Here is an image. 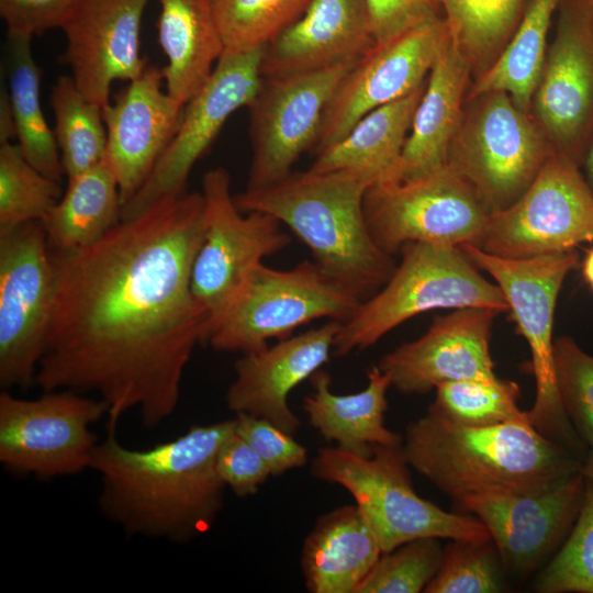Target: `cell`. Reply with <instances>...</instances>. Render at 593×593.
I'll return each instance as SVG.
<instances>
[{"mask_svg": "<svg viewBox=\"0 0 593 593\" xmlns=\"http://www.w3.org/2000/svg\"><path fill=\"white\" fill-rule=\"evenodd\" d=\"M582 276L591 290H593V247L586 250L582 261Z\"/></svg>", "mask_w": 593, "mask_h": 593, "instance_id": "48", "label": "cell"}, {"mask_svg": "<svg viewBox=\"0 0 593 593\" xmlns=\"http://www.w3.org/2000/svg\"><path fill=\"white\" fill-rule=\"evenodd\" d=\"M425 86L426 81L405 97L366 114L344 137L320 150L309 169L356 172L372 186L394 182Z\"/></svg>", "mask_w": 593, "mask_h": 593, "instance_id": "28", "label": "cell"}, {"mask_svg": "<svg viewBox=\"0 0 593 593\" xmlns=\"http://www.w3.org/2000/svg\"><path fill=\"white\" fill-rule=\"evenodd\" d=\"M161 68L146 69L102 107L105 161L125 203L146 181L178 130L184 105L163 89Z\"/></svg>", "mask_w": 593, "mask_h": 593, "instance_id": "22", "label": "cell"}, {"mask_svg": "<svg viewBox=\"0 0 593 593\" xmlns=\"http://www.w3.org/2000/svg\"><path fill=\"white\" fill-rule=\"evenodd\" d=\"M265 48L222 54L208 80L184 105L178 130L155 168L137 192L123 203L121 220L187 192L193 166L227 119L236 110L248 107L259 92Z\"/></svg>", "mask_w": 593, "mask_h": 593, "instance_id": "14", "label": "cell"}, {"mask_svg": "<svg viewBox=\"0 0 593 593\" xmlns=\"http://www.w3.org/2000/svg\"><path fill=\"white\" fill-rule=\"evenodd\" d=\"M382 553L379 541L355 505L317 519L304 540L301 567L312 593H356Z\"/></svg>", "mask_w": 593, "mask_h": 593, "instance_id": "27", "label": "cell"}, {"mask_svg": "<svg viewBox=\"0 0 593 593\" xmlns=\"http://www.w3.org/2000/svg\"><path fill=\"white\" fill-rule=\"evenodd\" d=\"M505 571L492 540L450 539L439 569L425 593H496L505 589Z\"/></svg>", "mask_w": 593, "mask_h": 593, "instance_id": "39", "label": "cell"}, {"mask_svg": "<svg viewBox=\"0 0 593 593\" xmlns=\"http://www.w3.org/2000/svg\"><path fill=\"white\" fill-rule=\"evenodd\" d=\"M75 0H0L8 32L38 35L63 25Z\"/></svg>", "mask_w": 593, "mask_h": 593, "instance_id": "45", "label": "cell"}, {"mask_svg": "<svg viewBox=\"0 0 593 593\" xmlns=\"http://www.w3.org/2000/svg\"><path fill=\"white\" fill-rule=\"evenodd\" d=\"M552 154L530 113L503 91L467 99L447 166L480 195L489 211L514 203Z\"/></svg>", "mask_w": 593, "mask_h": 593, "instance_id": "9", "label": "cell"}, {"mask_svg": "<svg viewBox=\"0 0 593 593\" xmlns=\"http://www.w3.org/2000/svg\"><path fill=\"white\" fill-rule=\"evenodd\" d=\"M16 138V126L8 89L0 93V144Z\"/></svg>", "mask_w": 593, "mask_h": 593, "instance_id": "46", "label": "cell"}, {"mask_svg": "<svg viewBox=\"0 0 593 593\" xmlns=\"http://www.w3.org/2000/svg\"><path fill=\"white\" fill-rule=\"evenodd\" d=\"M449 38L444 18L374 47L338 86L322 120L317 153L344 137L372 110L422 86Z\"/></svg>", "mask_w": 593, "mask_h": 593, "instance_id": "19", "label": "cell"}, {"mask_svg": "<svg viewBox=\"0 0 593 593\" xmlns=\"http://www.w3.org/2000/svg\"><path fill=\"white\" fill-rule=\"evenodd\" d=\"M374 45L365 0H312L303 14L265 48L262 76L358 61Z\"/></svg>", "mask_w": 593, "mask_h": 593, "instance_id": "24", "label": "cell"}, {"mask_svg": "<svg viewBox=\"0 0 593 593\" xmlns=\"http://www.w3.org/2000/svg\"><path fill=\"white\" fill-rule=\"evenodd\" d=\"M56 272L40 221L0 233V384H35L53 312Z\"/></svg>", "mask_w": 593, "mask_h": 593, "instance_id": "10", "label": "cell"}, {"mask_svg": "<svg viewBox=\"0 0 593 593\" xmlns=\"http://www.w3.org/2000/svg\"><path fill=\"white\" fill-rule=\"evenodd\" d=\"M201 193L204 230L192 268L191 289L208 311L211 325L248 272L264 258L288 247L291 237L269 214H242L231 193L230 174L223 167L204 174Z\"/></svg>", "mask_w": 593, "mask_h": 593, "instance_id": "15", "label": "cell"}, {"mask_svg": "<svg viewBox=\"0 0 593 593\" xmlns=\"http://www.w3.org/2000/svg\"><path fill=\"white\" fill-rule=\"evenodd\" d=\"M559 395L575 433L593 448V355L585 353L570 336L553 342Z\"/></svg>", "mask_w": 593, "mask_h": 593, "instance_id": "41", "label": "cell"}, {"mask_svg": "<svg viewBox=\"0 0 593 593\" xmlns=\"http://www.w3.org/2000/svg\"><path fill=\"white\" fill-rule=\"evenodd\" d=\"M201 192L161 200L78 249L56 251V286L35 384L93 392L107 427L137 409L155 427L176 410L184 369L210 315L191 275L203 239Z\"/></svg>", "mask_w": 593, "mask_h": 593, "instance_id": "1", "label": "cell"}, {"mask_svg": "<svg viewBox=\"0 0 593 593\" xmlns=\"http://www.w3.org/2000/svg\"><path fill=\"white\" fill-rule=\"evenodd\" d=\"M460 247L502 290L517 333L530 349L529 369L536 385L534 404L526 411L530 424L583 459L589 449L570 423L559 395L552 337L558 295L578 262V254L571 249L530 258H504L472 244Z\"/></svg>", "mask_w": 593, "mask_h": 593, "instance_id": "7", "label": "cell"}, {"mask_svg": "<svg viewBox=\"0 0 593 593\" xmlns=\"http://www.w3.org/2000/svg\"><path fill=\"white\" fill-rule=\"evenodd\" d=\"M402 445L378 447L361 457L338 447L318 449L311 474L345 488L374 533L382 553L419 538L472 542L492 540L475 516L447 512L413 488Z\"/></svg>", "mask_w": 593, "mask_h": 593, "instance_id": "6", "label": "cell"}, {"mask_svg": "<svg viewBox=\"0 0 593 593\" xmlns=\"http://www.w3.org/2000/svg\"><path fill=\"white\" fill-rule=\"evenodd\" d=\"M580 472L586 480L593 482V448L589 449L584 456Z\"/></svg>", "mask_w": 593, "mask_h": 593, "instance_id": "49", "label": "cell"}, {"mask_svg": "<svg viewBox=\"0 0 593 593\" xmlns=\"http://www.w3.org/2000/svg\"><path fill=\"white\" fill-rule=\"evenodd\" d=\"M415 471L452 502L484 494H536L580 472L582 459L532 425L465 426L428 411L402 443Z\"/></svg>", "mask_w": 593, "mask_h": 593, "instance_id": "3", "label": "cell"}, {"mask_svg": "<svg viewBox=\"0 0 593 593\" xmlns=\"http://www.w3.org/2000/svg\"><path fill=\"white\" fill-rule=\"evenodd\" d=\"M560 0H530L507 45L495 61L478 76L467 99L490 91L506 92L515 104L530 113L533 93L548 48L552 15Z\"/></svg>", "mask_w": 593, "mask_h": 593, "instance_id": "31", "label": "cell"}, {"mask_svg": "<svg viewBox=\"0 0 593 593\" xmlns=\"http://www.w3.org/2000/svg\"><path fill=\"white\" fill-rule=\"evenodd\" d=\"M367 377L363 390L336 394L331 388V376L317 370L310 378L313 391L303 401L309 423L325 440L361 457L372 456L378 447L403 443L401 435L384 425L390 378L378 365L368 370Z\"/></svg>", "mask_w": 593, "mask_h": 593, "instance_id": "26", "label": "cell"}, {"mask_svg": "<svg viewBox=\"0 0 593 593\" xmlns=\"http://www.w3.org/2000/svg\"><path fill=\"white\" fill-rule=\"evenodd\" d=\"M234 421L236 434L256 450L272 477L306 465L307 449L273 423L244 413Z\"/></svg>", "mask_w": 593, "mask_h": 593, "instance_id": "42", "label": "cell"}, {"mask_svg": "<svg viewBox=\"0 0 593 593\" xmlns=\"http://www.w3.org/2000/svg\"><path fill=\"white\" fill-rule=\"evenodd\" d=\"M356 63L262 76L261 88L247 107L253 154L246 189L288 177L302 153L316 145L324 112Z\"/></svg>", "mask_w": 593, "mask_h": 593, "instance_id": "17", "label": "cell"}, {"mask_svg": "<svg viewBox=\"0 0 593 593\" xmlns=\"http://www.w3.org/2000/svg\"><path fill=\"white\" fill-rule=\"evenodd\" d=\"M54 135L67 178L101 164L107 156L102 105L89 100L70 75L60 76L51 93Z\"/></svg>", "mask_w": 593, "mask_h": 593, "instance_id": "34", "label": "cell"}, {"mask_svg": "<svg viewBox=\"0 0 593 593\" xmlns=\"http://www.w3.org/2000/svg\"><path fill=\"white\" fill-rule=\"evenodd\" d=\"M149 0H75L60 29L61 56L76 86L105 105L116 80L131 81L147 67L141 56V25Z\"/></svg>", "mask_w": 593, "mask_h": 593, "instance_id": "20", "label": "cell"}, {"mask_svg": "<svg viewBox=\"0 0 593 593\" xmlns=\"http://www.w3.org/2000/svg\"><path fill=\"white\" fill-rule=\"evenodd\" d=\"M579 168L552 153L514 203L490 214L474 246L504 258H530L593 243V192Z\"/></svg>", "mask_w": 593, "mask_h": 593, "instance_id": "12", "label": "cell"}, {"mask_svg": "<svg viewBox=\"0 0 593 593\" xmlns=\"http://www.w3.org/2000/svg\"><path fill=\"white\" fill-rule=\"evenodd\" d=\"M311 1L213 0L223 53H245L267 47L303 14Z\"/></svg>", "mask_w": 593, "mask_h": 593, "instance_id": "36", "label": "cell"}, {"mask_svg": "<svg viewBox=\"0 0 593 593\" xmlns=\"http://www.w3.org/2000/svg\"><path fill=\"white\" fill-rule=\"evenodd\" d=\"M234 432V418L225 419L132 449L107 427L90 462L100 477L101 512L128 535L181 542L208 532L224 505L217 454Z\"/></svg>", "mask_w": 593, "mask_h": 593, "instance_id": "2", "label": "cell"}, {"mask_svg": "<svg viewBox=\"0 0 593 593\" xmlns=\"http://www.w3.org/2000/svg\"><path fill=\"white\" fill-rule=\"evenodd\" d=\"M585 488L581 472L536 494H484L455 502L486 527L506 574L526 578L557 552L580 512Z\"/></svg>", "mask_w": 593, "mask_h": 593, "instance_id": "18", "label": "cell"}, {"mask_svg": "<svg viewBox=\"0 0 593 593\" xmlns=\"http://www.w3.org/2000/svg\"><path fill=\"white\" fill-rule=\"evenodd\" d=\"M452 45L474 79L500 56L525 11L527 0H436Z\"/></svg>", "mask_w": 593, "mask_h": 593, "instance_id": "33", "label": "cell"}, {"mask_svg": "<svg viewBox=\"0 0 593 593\" xmlns=\"http://www.w3.org/2000/svg\"><path fill=\"white\" fill-rule=\"evenodd\" d=\"M471 77L469 64L449 37L427 76L394 182L415 179L447 165Z\"/></svg>", "mask_w": 593, "mask_h": 593, "instance_id": "25", "label": "cell"}, {"mask_svg": "<svg viewBox=\"0 0 593 593\" xmlns=\"http://www.w3.org/2000/svg\"><path fill=\"white\" fill-rule=\"evenodd\" d=\"M67 179L65 193L40 221L49 247L56 251L93 244L122 216L119 183L105 159Z\"/></svg>", "mask_w": 593, "mask_h": 593, "instance_id": "30", "label": "cell"}, {"mask_svg": "<svg viewBox=\"0 0 593 593\" xmlns=\"http://www.w3.org/2000/svg\"><path fill=\"white\" fill-rule=\"evenodd\" d=\"M428 411L465 426L532 425L518 407L519 385L512 380H457L440 383ZM533 426V425H532Z\"/></svg>", "mask_w": 593, "mask_h": 593, "instance_id": "35", "label": "cell"}, {"mask_svg": "<svg viewBox=\"0 0 593 593\" xmlns=\"http://www.w3.org/2000/svg\"><path fill=\"white\" fill-rule=\"evenodd\" d=\"M499 314L467 307L437 315L425 334L384 355L378 366L391 387L406 394H424L448 381L495 379L490 340Z\"/></svg>", "mask_w": 593, "mask_h": 593, "instance_id": "21", "label": "cell"}, {"mask_svg": "<svg viewBox=\"0 0 593 593\" xmlns=\"http://www.w3.org/2000/svg\"><path fill=\"white\" fill-rule=\"evenodd\" d=\"M363 209L374 242L392 256L409 243L477 245L491 214L447 165L415 179L371 186Z\"/></svg>", "mask_w": 593, "mask_h": 593, "instance_id": "11", "label": "cell"}, {"mask_svg": "<svg viewBox=\"0 0 593 593\" xmlns=\"http://www.w3.org/2000/svg\"><path fill=\"white\" fill-rule=\"evenodd\" d=\"M109 407L101 399L70 390L33 400L0 394V462L12 472L42 479L90 469L98 443L92 424Z\"/></svg>", "mask_w": 593, "mask_h": 593, "instance_id": "13", "label": "cell"}, {"mask_svg": "<svg viewBox=\"0 0 593 593\" xmlns=\"http://www.w3.org/2000/svg\"><path fill=\"white\" fill-rule=\"evenodd\" d=\"M372 186L351 171L291 172L272 184L234 197L242 212H262L284 224L314 262L363 301L390 279L396 264L374 242L363 201Z\"/></svg>", "mask_w": 593, "mask_h": 593, "instance_id": "4", "label": "cell"}, {"mask_svg": "<svg viewBox=\"0 0 593 593\" xmlns=\"http://www.w3.org/2000/svg\"><path fill=\"white\" fill-rule=\"evenodd\" d=\"M444 547L439 538H419L381 553L356 593H418L436 575Z\"/></svg>", "mask_w": 593, "mask_h": 593, "instance_id": "40", "label": "cell"}, {"mask_svg": "<svg viewBox=\"0 0 593 593\" xmlns=\"http://www.w3.org/2000/svg\"><path fill=\"white\" fill-rule=\"evenodd\" d=\"M530 115L553 154L582 166L593 138V32L589 0H560Z\"/></svg>", "mask_w": 593, "mask_h": 593, "instance_id": "16", "label": "cell"}, {"mask_svg": "<svg viewBox=\"0 0 593 593\" xmlns=\"http://www.w3.org/2000/svg\"><path fill=\"white\" fill-rule=\"evenodd\" d=\"M361 302L357 293L314 261L287 270L259 262L212 321L206 342L217 351H257L266 348L269 339L289 338L312 321L345 322Z\"/></svg>", "mask_w": 593, "mask_h": 593, "instance_id": "8", "label": "cell"}, {"mask_svg": "<svg viewBox=\"0 0 593 593\" xmlns=\"http://www.w3.org/2000/svg\"><path fill=\"white\" fill-rule=\"evenodd\" d=\"M340 324L329 320L273 346L243 354L226 391L227 407L235 414L265 418L294 435L301 422L289 406V394L328 362Z\"/></svg>", "mask_w": 593, "mask_h": 593, "instance_id": "23", "label": "cell"}, {"mask_svg": "<svg viewBox=\"0 0 593 593\" xmlns=\"http://www.w3.org/2000/svg\"><path fill=\"white\" fill-rule=\"evenodd\" d=\"M390 279L342 322L336 356L362 350L405 321L439 309L485 307L508 312L499 286L479 271L460 246L409 243Z\"/></svg>", "mask_w": 593, "mask_h": 593, "instance_id": "5", "label": "cell"}, {"mask_svg": "<svg viewBox=\"0 0 593 593\" xmlns=\"http://www.w3.org/2000/svg\"><path fill=\"white\" fill-rule=\"evenodd\" d=\"M61 195L59 181L32 166L18 144H0V233L42 221Z\"/></svg>", "mask_w": 593, "mask_h": 593, "instance_id": "37", "label": "cell"}, {"mask_svg": "<svg viewBox=\"0 0 593 593\" xmlns=\"http://www.w3.org/2000/svg\"><path fill=\"white\" fill-rule=\"evenodd\" d=\"M7 57L18 145L32 166L60 182L65 174L54 131L42 109V71L33 55L32 37L8 32Z\"/></svg>", "mask_w": 593, "mask_h": 593, "instance_id": "32", "label": "cell"}, {"mask_svg": "<svg viewBox=\"0 0 593 593\" xmlns=\"http://www.w3.org/2000/svg\"><path fill=\"white\" fill-rule=\"evenodd\" d=\"M540 593H593V482L585 479L577 519L557 552L538 573Z\"/></svg>", "mask_w": 593, "mask_h": 593, "instance_id": "38", "label": "cell"}, {"mask_svg": "<svg viewBox=\"0 0 593 593\" xmlns=\"http://www.w3.org/2000/svg\"><path fill=\"white\" fill-rule=\"evenodd\" d=\"M216 469L225 486L240 497L255 494L271 475L261 457L236 432L221 446Z\"/></svg>", "mask_w": 593, "mask_h": 593, "instance_id": "44", "label": "cell"}, {"mask_svg": "<svg viewBox=\"0 0 593 593\" xmlns=\"http://www.w3.org/2000/svg\"><path fill=\"white\" fill-rule=\"evenodd\" d=\"M590 3V14H591V26L593 32V0H589Z\"/></svg>", "mask_w": 593, "mask_h": 593, "instance_id": "50", "label": "cell"}, {"mask_svg": "<svg viewBox=\"0 0 593 593\" xmlns=\"http://www.w3.org/2000/svg\"><path fill=\"white\" fill-rule=\"evenodd\" d=\"M158 2V42L167 58L161 68L165 88L186 105L208 80L224 51L213 0Z\"/></svg>", "mask_w": 593, "mask_h": 593, "instance_id": "29", "label": "cell"}, {"mask_svg": "<svg viewBox=\"0 0 593 593\" xmlns=\"http://www.w3.org/2000/svg\"><path fill=\"white\" fill-rule=\"evenodd\" d=\"M582 166L584 168V178L593 192V138L585 152Z\"/></svg>", "mask_w": 593, "mask_h": 593, "instance_id": "47", "label": "cell"}, {"mask_svg": "<svg viewBox=\"0 0 593 593\" xmlns=\"http://www.w3.org/2000/svg\"><path fill=\"white\" fill-rule=\"evenodd\" d=\"M376 45L396 37L439 18L436 0H365Z\"/></svg>", "mask_w": 593, "mask_h": 593, "instance_id": "43", "label": "cell"}]
</instances>
